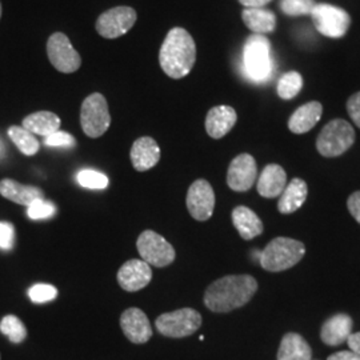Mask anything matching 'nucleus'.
Returning a JSON list of instances; mask_svg holds the SVG:
<instances>
[{"label":"nucleus","instance_id":"39448f33","mask_svg":"<svg viewBox=\"0 0 360 360\" xmlns=\"http://www.w3.org/2000/svg\"><path fill=\"white\" fill-rule=\"evenodd\" d=\"M355 142V131L343 119H334L323 127L316 139L319 154L326 158H335L345 154Z\"/></svg>","mask_w":360,"mask_h":360},{"label":"nucleus","instance_id":"c756f323","mask_svg":"<svg viewBox=\"0 0 360 360\" xmlns=\"http://www.w3.org/2000/svg\"><path fill=\"white\" fill-rule=\"evenodd\" d=\"M77 181L82 187L91 190H103L108 186V178L94 169H83L77 174Z\"/></svg>","mask_w":360,"mask_h":360},{"label":"nucleus","instance_id":"c9c22d12","mask_svg":"<svg viewBox=\"0 0 360 360\" xmlns=\"http://www.w3.org/2000/svg\"><path fill=\"white\" fill-rule=\"evenodd\" d=\"M347 111L354 123L360 129V92L354 94L347 102Z\"/></svg>","mask_w":360,"mask_h":360},{"label":"nucleus","instance_id":"b1692460","mask_svg":"<svg viewBox=\"0 0 360 360\" xmlns=\"http://www.w3.org/2000/svg\"><path fill=\"white\" fill-rule=\"evenodd\" d=\"M60 117L50 111H38L23 119V129L32 132L34 135L50 136L60 129Z\"/></svg>","mask_w":360,"mask_h":360},{"label":"nucleus","instance_id":"4468645a","mask_svg":"<svg viewBox=\"0 0 360 360\" xmlns=\"http://www.w3.org/2000/svg\"><path fill=\"white\" fill-rule=\"evenodd\" d=\"M153 279L151 266L141 259H131L117 271V283L129 292H136L147 287Z\"/></svg>","mask_w":360,"mask_h":360},{"label":"nucleus","instance_id":"72a5a7b5","mask_svg":"<svg viewBox=\"0 0 360 360\" xmlns=\"http://www.w3.org/2000/svg\"><path fill=\"white\" fill-rule=\"evenodd\" d=\"M44 144L49 146V147H65V148H71V147H74V146L77 144V142H75V138H74L71 134L59 129V131L51 134L50 136H47V138L44 139Z\"/></svg>","mask_w":360,"mask_h":360},{"label":"nucleus","instance_id":"5701e85b","mask_svg":"<svg viewBox=\"0 0 360 360\" xmlns=\"http://www.w3.org/2000/svg\"><path fill=\"white\" fill-rule=\"evenodd\" d=\"M232 223L245 240H251L263 232V223L257 214L245 206L236 207L232 211Z\"/></svg>","mask_w":360,"mask_h":360},{"label":"nucleus","instance_id":"58836bf2","mask_svg":"<svg viewBox=\"0 0 360 360\" xmlns=\"http://www.w3.org/2000/svg\"><path fill=\"white\" fill-rule=\"evenodd\" d=\"M348 347L351 351H354L355 354L360 355V333L349 335L347 339Z\"/></svg>","mask_w":360,"mask_h":360},{"label":"nucleus","instance_id":"ddd939ff","mask_svg":"<svg viewBox=\"0 0 360 360\" xmlns=\"http://www.w3.org/2000/svg\"><path fill=\"white\" fill-rule=\"evenodd\" d=\"M257 176L255 159L250 154L238 155L229 167L227 184L232 191L245 193L254 186Z\"/></svg>","mask_w":360,"mask_h":360},{"label":"nucleus","instance_id":"4be33fe9","mask_svg":"<svg viewBox=\"0 0 360 360\" xmlns=\"http://www.w3.org/2000/svg\"><path fill=\"white\" fill-rule=\"evenodd\" d=\"M307 193H309V188L304 180L299 178L291 180L285 186L283 193L279 198V202H278L279 212L284 215L295 212L296 210H299L304 205L307 199Z\"/></svg>","mask_w":360,"mask_h":360},{"label":"nucleus","instance_id":"412c9836","mask_svg":"<svg viewBox=\"0 0 360 360\" xmlns=\"http://www.w3.org/2000/svg\"><path fill=\"white\" fill-rule=\"evenodd\" d=\"M323 105L319 102H309L300 105L288 120V129L294 134H306L321 120Z\"/></svg>","mask_w":360,"mask_h":360},{"label":"nucleus","instance_id":"1a4fd4ad","mask_svg":"<svg viewBox=\"0 0 360 360\" xmlns=\"http://www.w3.org/2000/svg\"><path fill=\"white\" fill-rule=\"evenodd\" d=\"M136 247L142 260L158 269L169 266L176 257L174 247L162 235L151 230L141 233Z\"/></svg>","mask_w":360,"mask_h":360},{"label":"nucleus","instance_id":"6ab92c4d","mask_svg":"<svg viewBox=\"0 0 360 360\" xmlns=\"http://www.w3.org/2000/svg\"><path fill=\"white\" fill-rule=\"evenodd\" d=\"M287 183V174L283 167L279 165H269L262 171L257 179V193L263 198H276L281 196L285 188Z\"/></svg>","mask_w":360,"mask_h":360},{"label":"nucleus","instance_id":"7ed1b4c3","mask_svg":"<svg viewBox=\"0 0 360 360\" xmlns=\"http://www.w3.org/2000/svg\"><path fill=\"white\" fill-rule=\"evenodd\" d=\"M306 247L295 239L279 236L271 240L260 254V266L270 272L290 270L302 260Z\"/></svg>","mask_w":360,"mask_h":360},{"label":"nucleus","instance_id":"dca6fc26","mask_svg":"<svg viewBox=\"0 0 360 360\" xmlns=\"http://www.w3.org/2000/svg\"><path fill=\"white\" fill-rule=\"evenodd\" d=\"M131 163L139 172L155 167L160 159V148L150 136H143L135 141L131 147Z\"/></svg>","mask_w":360,"mask_h":360},{"label":"nucleus","instance_id":"bb28decb","mask_svg":"<svg viewBox=\"0 0 360 360\" xmlns=\"http://www.w3.org/2000/svg\"><path fill=\"white\" fill-rule=\"evenodd\" d=\"M7 134L22 154L27 155V156H34V155L38 154L40 146H39L38 139L35 138V135L32 132L27 131L23 127H19V126H11L7 131Z\"/></svg>","mask_w":360,"mask_h":360},{"label":"nucleus","instance_id":"f257e3e1","mask_svg":"<svg viewBox=\"0 0 360 360\" xmlns=\"http://www.w3.org/2000/svg\"><path fill=\"white\" fill-rule=\"evenodd\" d=\"M257 291V282L251 275H229L208 285L205 304L214 312H230L247 304Z\"/></svg>","mask_w":360,"mask_h":360},{"label":"nucleus","instance_id":"0eeeda50","mask_svg":"<svg viewBox=\"0 0 360 360\" xmlns=\"http://www.w3.org/2000/svg\"><path fill=\"white\" fill-rule=\"evenodd\" d=\"M156 330L167 338H186L195 334L202 326V315L193 309H180L160 315Z\"/></svg>","mask_w":360,"mask_h":360},{"label":"nucleus","instance_id":"f03ea898","mask_svg":"<svg viewBox=\"0 0 360 360\" xmlns=\"http://www.w3.org/2000/svg\"><path fill=\"white\" fill-rule=\"evenodd\" d=\"M196 62V46L188 31L181 27L172 28L165 39L159 63L165 74L172 79L187 77Z\"/></svg>","mask_w":360,"mask_h":360},{"label":"nucleus","instance_id":"aec40b11","mask_svg":"<svg viewBox=\"0 0 360 360\" xmlns=\"http://www.w3.org/2000/svg\"><path fill=\"white\" fill-rule=\"evenodd\" d=\"M351 331L352 319L346 314H338L323 324L321 338L323 343L328 346H340L347 342Z\"/></svg>","mask_w":360,"mask_h":360},{"label":"nucleus","instance_id":"f8f14e48","mask_svg":"<svg viewBox=\"0 0 360 360\" xmlns=\"http://www.w3.org/2000/svg\"><path fill=\"white\" fill-rule=\"evenodd\" d=\"M187 208L193 219L205 221L212 217L215 208V193L205 179L193 181L187 193Z\"/></svg>","mask_w":360,"mask_h":360},{"label":"nucleus","instance_id":"e433bc0d","mask_svg":"<svg viewBox=\"0 0 360 360\" xmlns=\"http://www.w3.org/2000/svg\"><path fill=\"white\" fill-rule=\"evenodd\" d=\"M347 207L349 214H351L360 224V191L352 193V195L348 198Z\"/></svg>","mask_w":360,"mask_h":360},{"label":"nucleus","instance_id":"2eb2a0df","mask_svg":"<svg viewBox=\"0 0 360 360\" xmlns=\"http://www.w3.org/2000/svg\"><path fill=\"white\" fill-rule=\"evenodd\" d=\"M120 327L129 342L144 345L153 336V327L144 311L136 307L127 309L120 316Z\"/></svg>","mask_w":360,"mask_h":360},{"label":"nucleus","instance_id":"20e7f679","mask_svg":"<svg viewBox=\"0 0 360 360\" xmlns=\"http://www.w3.org/2000/svg\"><path fill=\"white\" fill-rule=\"evenodd\" d=\"M245 74L255 82H264L274 71L271 43L264 35L248 37L243 49Z\"/></svg>","mask_w":360,"mask_h":360},{"label":"nucleus","instance_id":"4c0bfd02","mask_svg":"<svg viewBox=\"0 0 360 360\" xmlns=\"http://www.w3.org/2000/svg\"><path fill=\"white\" fill-rule=\"evenodd\" d=\"M327 360H360V355L355 354L354 351H340L331 355Z\"/></svg>","mask_w":360,"mask_h":360},{"label":"nucleus","instance_id":"a878e982","mask_svg":"<svg viewBox=\"0 0 360 360\" xmlns=\"http://www.w3.org/2000/svg\"><path fill=\"white\" fill-rule=\"evenodd\" d=\"M242 19H243L245 26L257 35L270 34L276 27L275 13L270 10H266L264 7L245 8L242 13Z\"/></svg>","mask_w":360,"mask_h":360},{"label":"nucleus","instance_id":"2f4dec72","mask_svg":"<svg viewBox=\"0 0 360 360\" xmlns=\"http://www.w3.org/2000/svg\"><path fill=\"white\" fill-rule=\"evenodd\" d=\"M55 214H56V207L53 206L51 202H47L44 199L35 200L27 208L28 218L34 219V220L52 218Z\"/></svg>","mask_w":360,"mask_h":360},{"label":"nucleus","instance_id":"a19ab883","mask_svg":"<svg viewBox=\"0 0 360 360\" xmlns=\"http://www.w3.org/2000/svg\"><path fill=\"white\" fill-rule=\"evenodd\" d=\"M0 18H1V3H0Z\"/></svg>","mask_w":360,"mask_h":360},{"label":"nucleus","instance_id":"f704fd0d","mask_svg":"<svg viewBox=\"0 0 360 360\" xmlns=\"http://www.w3.org/2000/svg\"><path fill=\"white\" fill-rule=\"evenodd\" d=\"M15 245V229L11 223L0 221V248L11 250Z\"/></svg>","mask_w":360,"mask_h":360},{"label":"nucleus","instance_id":"9d476101","mask_svg":"<svg viewBox=\"0 0 360 360\" xmlns=\"http://www.w3.org/2000/svg\"><path fill=\"white\" fill-rule=\"evenodd\" d=\"M47 55L51 65L62 74H72L82 65V58L63 32L52 34L47 41Z\"/></svg>","mask_w":360,"mask_h":360},{"label":"nucleus","instance_id":"9b49d317","mask_svg":"<svg viewBox=\"0 0 360 360\" xmlns=\"http://www.w3.org/2000/svg\"><path fill=\"white\" fill-rule=\"evenodd\" d=\"M136 11L127 6H119L102 13L96 20V31L105 39L126 35L136 23Z\"/></svg>","mask_w":360,"mask_h":360},{"label":"nucleus","instance_id":"473e14b6","mask_svg":"<svg viewBox=\"0 0 360 360\" xmlns=\"http://www.w3.org/2000/svg\"><path fill=\"white\" fill-rule=\"evenodd\" d=\"M28 296L34 303H47L58 296V290L51 284H35L30 288Z\"/></svg>","mask_w":360,"mask_h":360},{"label":"nucleus","instance_id":"c85d7f7f","mask_svg":"<svg viewBox=\"0 0 360 360\" xmlns=\"http://www.w3.org/2000/svg\"><path fill=\"white\" fill-rule=\"evenodd\" d=\"M302 87H303V77L299 72L291 71V72L284 74L283 77L279 79L276 91L282 99L290 101V99L295 98L296 95L302 90Z\"/></svg>","mask_w":360,"mask_h":360},{"label":"nucleus","instance_id":"ea45409f","mask_svg":"<svg viewBox=\"0 0 360 360\" xmlns=\"http://www.w3.org/2000/svg\"><path fill=\"white\" fill-rule=\"evenodd\" d=\"M270 1L271 0H239V3L245 6V8H262Z\"/></svg>","mask_w":360,"mask_h":360},{"label":"nucleus","instance_id":"6e6552de","mask_svg":"<svg viewBox=\"0 0 360 360\" xmlns=\"http://www.w3.org/2000/svg\"><path fill=\"white\" fill-rule=\"evenodd\" d=\"M315 28L327 38H342L351 25V18L343 8L333 4H315L311 11Z\"/></svg>","mask_w":360,"mask_h":360},{"label":"nucleus","instance_id":"7c9ffc66","mask_svg":"<svg viewBox=\"0 0 360 360\" xmlns=\"http://www.w3.org/2000/svg\"><path fill=\"white\" fill-rule=\"evenodd\" d=\"M314 7V0H281V10L290 16L307 15L311 13Z\"/></svg>","mask_w":360,"mask_h":360},{"label":"nucleus","instance_id":"393cba45","mask_svg":"<svg viewBox=\"0 0 360 360\" xmlns=\"http://www.w3.org/2000/svg\"><path fill=\"white\" fill-rule=\"evenodd\" d=\"M312 349L302 335L290 333L282 339L278 360H311Z\"/></svg>","mask_w":360,"mask_h":360},{"label":"nucleus","instance_id":"cd10ccee","mask_svg":"<svg viewBox=\"0 0 360 360\" xmlns=\"http://www.w3.org/2000/svg\"><path fill=\"white\" fill-rule=\"evenodd\" d=\"M0 333L6 335L10 339V342L15 345L25 342L27 338V328L25 323L15 315H7L1 319Z\"/></svg>","mask_w":360,"mask_h":360},{"label":"nucleus","instance_id":"423d86ee","mask_svg":"<svg viewBox=\"0 0 360 360\" xmlns=\"http://www.w3.org/2000/svg\"><path fill=\"white\" fill-rule=\"evenodd\" d=\"M80 124L83 132L92 139L101 138L111 126V115L108 103L102 94L89 95L82 104Z\"/></svg>","mask_w":360,"mask_h":360},{"label":"nucleus","instance_id":"f3484780","mask_svg":"<svg viewBox=\"0 0 360 360\" xmlns=\"http://www.w3.org/2000/svg\"><path fill=\"white\" fill-rule=\"evenodd\" d=\"M236 111L230 105H217L208 111L206 117L207 134L212 139L227 135L236 123Z\"/></svg>","mask_w":360,"mask_h":360},{"label":"nucleus","instance_id":"a211bd4d","mask_svg":"<svg viewBox=\"0 0 360 360\" xmlns=\"http://www.w3.org/2000/svg\"><path fill=\"white\" fill-rule=\"evenodd\" d=\"M0 195L20 206H30L38 199H44L41 188L26 186L13 179L0 180Z\"/></svg>","mask_w":360,"mask_h":360}]
</instances>
